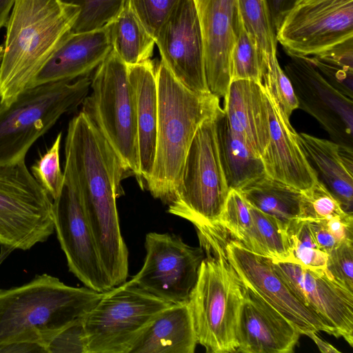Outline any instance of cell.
I'll return each mask as SVG.
<instances>
[{
    "label": "cell",
    "mask_w": 353,
    "mask_h": 353,
    "mask_svg": "<svg viewBox=\"0 0 353 353\" xmlns=\"http://www.w3.org/2000/svg\"><path fill=\"white\" fill-rule=\"evenodd\" d=\"M128 173L92 121L80 112L69 122L65 141L64 179L76 191L96 242L121 238L117 199Z\"/></svg>",
    "instance_id": "6da1fadb"
},
{
    "label": "cell",
    "mask_w": 353,
    "mask_h": 353,
    "mask_svg": "<svg viewBox=\"0 0 353 353\" xmlns=\"http://www.w3.org/2000/svg\"><path fill=\"white\" fill-rule=\"evenodd\" d=\"M61 0H15L8 19L0 63V104L31 87L79 16Z\"/></svg>",
    "instance_id": "7a4b0ae2"
},
{
    "label": "cell",
    "mask_w": 353,
    "mask_h": 353,
    "mask_svg": "<svg viewBox=\"0 0 353 353\" xmlns=\"http://www.w3.org/2000/svg\"><path fill=\"white\" fill-rule=\"evenodd\" d=\"M103 294L65 285L48 274L21 286L0 289V347L34 343L47 353L54 338L83 318Z\"/></svg>",
    "instance_id": "3957f363"
},
{
    "label": "cell",
    "mask_w": 353,
    "mask_h": 353,
    "mask_svg": "<svg viewBox=\"0 0 353 353\" xmlns=\"http://www.w3.org/2000/svg\"><path fill=\"white\" fill-rule=\"evenodd\" d=\"M158 125L154 165L145 183L152 196L168 205L180 181L185 160L201 124L224 113L219 98L194 92L162 62L156 68Z\"/></svg>",
    "instance_id": "277c9868"
},
{
    "label": "cell",
    "mask_w": 353,
    "mask_h": 353,
    "mask_svg": "<svg viewBox=\"0 0 353 353\" xmlns=\"http://www.w3.org/2000/svg\"><path fill=\"white\" fill-rule=\"evenodd\" d=\"M205 258L188 301L198 343L208 353L236 352L243 285L225 254L226 231L195 225Z\"/></svg>",
    "instance_id": "5b68a950"
},
{
    "label": "cell",
    "mask_w": 353,
    "mask_h": 353,
    "mask_svg": "<svg viewBox=\"0 0 353 353\" xmlns=\"http://www.w3.org/2000/svg\"><path fill=\"white\" fill-rule=\"evenodd\" d=\"M91 75L30 87L0 104V167L25 160L33 143L88 95Z\"/></svg>",
    "instance_id": "8992f818"
},
{
    "label": "cell",
    "mask_w": 353,
    "mask_h": 353,
    "mask_svg": "<svg viewBox=\"0 0 353 353\" xmlns=\"http://www.w3.org/2000/svg\"><path fill=\"white\" fill-rule=\"evenodd\" d=\"M83 112L97 128L141 187L136 103L128 67L112 49L91 76Z\"/></svg>",
    "instance_id": "52a82bcc"
},
{
    "label": "cell",
    "mask_w": 353,
    "mask_h": 353,
    "mask_svg": "<svg viewBox=\"0 0 353 353\" xmlns=\"http://www.w3.org/2000/svg\"><path fill=\"white\" fill-rule=\"evenodd\" d=\"M219 116L206 119L196 130L179 183L168 205V213L186 219L194 226L218 224L230 190L219 156Z\"/></svg>",
    "instance_id": "ba28073f"
},
{
    "label": "cell",
    "mask_w": 353,
    "mask_h": 353,
    "mask_svg": "<svg viewBox=\"0 0 353 353\" xmlns=\"http://www.w3.org/2000/svg\"><path fill=\"white\" fill-rule=\"evenodd\" d=\"M170 305L126 281L105 292L83 318L86 353H128L149 323Z\"/></svg>",
    "instance_id": "9c48e42d"
},
{
    "label": "cell",
    "mask_w": 353,
    "mask_h": 353,
    "mask_svg": "<svg viewBox=\"0 0 353 353\" xmlns=\"http://www.w3.org/2000/svg\"><path fill=\"white\" fill-rule=\"evenodd\" d=\"M53 201L25 160L0 167V246L28 250L53 234Z\"/></svg>",
    "instance_id": "30bf717a"
},
{
    "label": "cell",
    "mask_w": 353,
    "mask_h": 353,
    "mask_svg": "<svg viewBox=\"0 0 353 353\" xmlns=\"http://www.w3.org/2000/svg\"><path fill=\"white\" fill-rule=\"evenodd\" d=\"M145 248L142 268L126 282L170 304L187 302L205 258L203 248L177 235L157 232L146 234Z\"/></svg>",
    "instance_id": "8fae6325"
},
{
    "label": "cell",
    "mask_w": 353,
    "mask_h": 353,
    "mask_svg": "<svg viewBox=\"0 0 353 353\" xmlns=\"http://www.w3.org/2000/svg\"><path fill=\"white\" fill-rule=\"evenodd\" d=\"M276 37L290 56L321 54L353 38V0H296Z\"/></svg>",
    "instance_id": "7c38bea8"
},
{
    "label": "cell",
    "mask_w": 353,
    "mask_h": 353,
    "mask_svg": "<svg viewBox=\"0 0 353 353\" xmlns=\"http://www.w3.org/2000/svg\"><path fill=\"white\" fill-rule=\"evenodd\" d=\"M225 254L241 284L257 294L301 334L325 332L332 334L324 321L306 307L275 270L272 259L257 254L235 239L225 241Z\"/></svg>",
    "instance_id": "4fadbf2b"
},
{
    "label": "cell",
    "mask_w": 353,
    "mask_h": 353,
    "mask_svg": "<svg viewBox=\"0 0 353 353\" xmlns=\"http://www.w3.org/2000/svg\"><path fill=\"white\" fill-rule=\"evenodd\" d=\"M53 205L54 228L69 270L94 291L112 289L79 198L65 179L62 192Z\"/></svg>",
    "instance_id": "5bb4252c"
},
{
    "label": "cell",
    "mask_w": 353,
    "mask_h": 353,
    "mask_svg": "<svg viewBox=\"0 0 353 353\" xmlns=\"http://www.w3.org/2000/svg\"><path fill=\"white\" fill-rule=\"evenodd\" d=\"M284 72L299 103L322 125L332 141L353 151V102L320 74L307 57L290 56Z\"/></svg>",
    "instance_id": "9a60e30c"
},
{
    "label": "cell",
    "mask_w": 353,
    "mask_h": 353,
    "mask_svg": "<svg viewBox=\"0 0 353 353\" xmlns=\"http://www.w3.org/2000/svg\"><path fill=\"white\" fill-rule=\"evenodd\" d=\"M161 60L185 87L199 94L208 89L203 44L194 0H178L154 39Z\"/></svg>",
    "instance_id": "2e32d148"
},
{
    "label": "cell",
    "mask_w": 353,
    "mask_h": 353,
    "mask_svg": "<svg viewBox=\"0 0 353 353\" xmlns=\"http://www.w3.org/2000/svg\"><path fill=\"white\" fill-rule=\"evenodd\" d=\"M272 261L297 298L327 325L332 335L343 337L352 347L353 292L325 272L312 271L292 262Z\"/></svg>",
    "instance_id": "e0dca14e"
},
{
    "label": "cell",
    "mask_w": 353,
    "mask_h": 353,
    "mask_svg": "<svg viewBox=\"0 0 353 353\" xmlns=\"http://www.w3.org/2000/svg\"><path fill=\"white\" fill-rule=\"evenodd\" d=\"M203 44L210 92L224 97L231 82L230 58L239 18L237 0H194Z\"/></svg>",
    "instance_id": "ac0fdd59"
},
{
    "label": "cell",
    "mask_w": 353,
    "mask_h": 353,
    "mask_svg": "<svg viewBox=\"0 0 353 353\" xmlns=\"http://www.w3.org/2000/svg\"><path fill=\"white\" fill-rule=\"evenodd\" d=\"M243 291L236 352H292L301 334L299 331L252 290L243 285Z\"/></svg>",
    "instance_id": "d6986e66"
},
{
    "label": "cell",
    "mask_w": 353,
    "mask_h": 353,
    "mask_svg": "<svg viewBox=\"0 0 353 353\" xmlns=\"http://www.w3.org/2000/svg\"><path fill=\"white\" fill-rule=\"evenodd\" d=\"M264 90L270 120L269 143L260 157L265 173L301 191L306 190L317 180L316 172L303 151L290 119L265 87Z\"/></svg>",
    "instance_id": "ffe728a7"
},
{
    "label": "cell",
    "mask_w": 353,
    "mask_h": 353,
    "mask_svg": "<svg viewBox=\"0 0 353 353\" xmlns=\"http://www.w3.org/2000/svg\"><path fill=\"white\" fill-rule=\"evenodd\" d=\"M112 49L110 23L90 32H70L37 75L31 87L90 75Z\"/></svg>",
    "instance_id": "44dd1931"
},
{
    "label": "cell",
    "mask_w": 353,
    "mask_h": 353,
    "mask_svg": "<svg viewBox=\"0 0 353 353\" xmlns=\"http://www.w3.org/2000/svg\"><path fill=\"white\" fill-rule=\"evenodd\" d=\"M223 98V110L230 128L261 157L270 140L268 99L263 83L232 80Z\"/></svg>",
    "instance_id": "7402d4cb"
},
{
    "label": "cell",
    "mask_w": 353,
    "mask_h": 353,
    "mask_svg": "<svg viewBox=\"0 0 353 353\" xmlns=\"http://www.w3.org/2000/svg\"><path fill=\"white\" fill-rule=\"evenodd\" d=\"M298 139L317 179L345 212L353 214V151L303 132L298 133Z\"/></svg>",
    "instance_id": "603a6c76"
},
{
    "label": "cell",
    "mask_w": 353,
    "mask_h": 353,
    "mask_svg": "<svg viewBox=\"0 0 353 353\" xmlns=\"http://www.w3.org/2000/svg\"><path fill=\"white\" fill-rule=\"evenodd\" d=\"M137 112L141 188L148 181L154 165L158 125V87L156 68L149 59L128 65Z\"/></svg>",
    "instance_id": "cb8c5ba5"
},
{
    "label": "cell",
    "mask_w": 353,
    "mask_h": 353,
    "mask_svg": "<svg viewBox=\"0 0 353 353\" xmlns=\"http://www.w3.org/2000/svg\"><path fill=\"white\" fill-rule=\"evenodd\" d=\"M197 343L187 301L171 304L161 311L128 353H193Z\"/></svg>",
    "instance_id": "d4e9b609"
},
{
    "label": "cell",
    "mask_w": 353,
    "mask_h": 353,
    "mask_svg": "<svg viewBox=\"0 0 353 353\" xmlns=\"http://www.w3.org/2000/svg\"><path fill=\"white\" fill-rule=\"evenodd\" d=\"M220 160L230 189L240 190L265 173L261 157L230 128L224 113L216 118Z\"/></svg>",
    "instance_id": "484cf974"
},
{
    "label": "cell",
    "mask_w": 353,
    "mask_h": 353,
    "mask_svg": "<svg viewBox=\"0 0 353 353\" xmlns=\"http://www.w3.org/2000/svg\"><path fill=\"white\" fill-rule=\"evenodd\" d=\"M252 207L276 219L285 228L301 217V190L265 174L240 190Z\"/></svg>",
    "instance_id": "4316f807"
},
{
    "label": "cell",
    "mask_w": 353,
    "mask_h": 353,
    "mask_svg": "<svg viewBox=\"0 0 353 353\" xmlns=\"http://www.w3.org/2000/svg\"><path fill=\"white\" fill-rule=\"evenodd\" d=\"M110 34L112 50L127 65L140 63L152 57L155 41L127 0L121 12L110 23Z\"/></svg>",
    "instance_id": "83f0119b"
},
{
    "label": "cell",
    "mask_w": 353,
    "mask_h": 353,
    "mask_svg": "<svg viewBox=\"0 0 353 353\" xmlns=\"http://www.w3.org/2000/svg\"><path fill=\"white\" fill-rule=\"evenodd\" d=\"M250 206L252 223L239 242L250 251L273 261L295 263L286 228L274 217Z\"/></svg>",
    "instance_id": "f1b7e54d"
},
{
    "label": "cell",
    "mask_w": 353,
    "mask_h": 353,
    "mask_svg": "<svg viewBox=\"0 0 353 353\" xmlns=\"http://www.w3.org/2000/svg\"><path fill=\"white\" fill-rule=\"evenodd\" d=\"M237 3L243 25L256 43L265 70L278 59V41L266 0H237Z\"/></svg>",
    "instance_id": "f546056e"
},
{
    "label": "cell",
    "mask_w": 353,
    "mask_h": 353,
    "mask_svg": "<svg viewBox=\"0 0 353 353\" xmlns=\"http://www.w3.org/2000/svg\"><path fill=\"white\" fill-rule=\"evenodd\" d=\"M230 72L231 81L245 79L263 83L264 63L256 43L245 28L240 14L231 53Z\"/></svg>",
    "instance_id": "4dcf8cb0"
},
{
    "label": "cell",
    "mask_w": 353,
    "mask_h": 353,
    "mask_svg": "<svg viewBox=\"0 0 353 353\" xmlns=\"http://www.w3.org/2000/svg\"><path fill=\"white\" fill-rule=\"evenodd\" d=\"M286 232L295 263L312 271L327 273V254L317 245L310 222L294 219L287 226Z\"/></svg>",
    "instance_id": "1f68e13d"
},
{
    "label": "cell",
    "mask_w": 353,
    "mask_h": 353,
    "mask_svg": "<svg viewBox=\"0 0 353 353\" xmlns=\"http://www.w3.org/2000/svg\"><path fill=\"white\" fill-rule=\"evenodd\" d=\"M79 8L71 32H85L112 23L123 10L126 0H61Z\"/></svg>",
    "instance_id": "d6a6232c"
},
{
    "label": "cell",
    "mask_w": 353,
    "mask_h": 353,
    "mask_svg": "<svg viewBox=\"0 0 353 353\" xmlns=\"http://www.w3.org/2000/svg\"><path fill=\"white\" fill-rule=\"evenodd\" d=\"M301 192V219L316 221L349 214L342 209L337 199L318 179L312 186Z\"/></svg>",
    "instance_id": "836d02e7"
},
{
    "label": "cell",
    "mask_w": 353,
    "mask_h": 353,
    "mask_svg": "<svg viewBox=\"0 0 353 353\" xmlns=\"http://www.w3.org/2000/svg\"><path fill=\"white\" fill-rule=\"evenodd\" d=\"M62 133L57 136L51 147L31 167V173L52 201L60 196L64 185V174L60 167Z\"/></svg>",
    "instance_id": "e575fe53"
},
{
    "label": "cell",
    "mask_w": 353,
    "mask_h": 353,
    "mask_svg": "<svg viewBox=\"0 0 353 353\" xmlns=\"http://www.w3.org/2000/svg\"><path fill=\"white\" fill-rule=\"evenodd\" d=\"M252 223L250 204L239 190L230 189L218 224L240 241Z\"/></svg>",
    "instance_id": "d590c367"
},
{
    "label": "cell",
    "mask_w": 353,
    "mask_h": 353,
    "mask_svg": "<svg viewBox=\"0 0 353 353\" xmlns=\"http://www.w3.org/2000/svg\"><path fill=\"white\" fill-rule=\"evenodd\" d=\"M263 86L274 97L283 114L290 119L299 103L292 85L278 59L269 64L263 77Z\"/></svg>",
    "instance_id": "8d00e7d4"
},
{
    "label": "cell",
    "mask_w": 353,
    "mask_h": 353,
    "mask_svg": "<svg viewBox=\"0 0 353 353\" xmlns=\"http://www.w3.org/2000/svg\"><path fill=\"white\" fill-rule=\"evenodd\" d=\"M178 0H127L130 8L155 39Z\"/></svg>",
    "instance_id": "74e56055"
},
{
    "label": "cell",
    "mask_w": 353,
    "mask_h": 353,
    "mask_svg": "<svg viewBox=\"0 0 353 353\" xmlns=\"http://www.w3.org/2000/svg\"><path fill=\"white\" fill-rule=\"evenodd\" d=\"M326 272L330 278L353 292V240L341 242L327 254Z\"/></svg>",
    "instance_id": "f35d334b"
},
{
    "label": "cell",
    "mask_w": 353,
    "mask_h": 353,
    "mask_svg": "<svg viewBox=\"0 0 353 353\" xmlns=\"http://www.w3.org/2000/svg\"><path fill=\"white\" fill-rule=\"evenodd\" d=\"M83 318L76 321L58 334L49 344L47 353H86Z\"/></svg>",
    "instance_id": "ab89813d"
},
{
    "label": "cell",
    "mask_w": 353,
    "mask_h": 353,
    "mask_svg": "<svg viewBox=\"0 0 353 353\" xmlns=\"http://www.w3.org/2000/svg\"><path fill=\"white\" fill-rule=\"evenodd\" d=\"M325 80L338 91L352 99L353 70L324 61L316 56L307 57Z\"/></svg>",
    "instance_id": "60d3db41"
},
{
    "label": "cell",
    "mask_w": 353,
    "mask_h": 353,
    "mask_svg": "<svg viewBox=\"0 0 353 353\" xmlns=\"http://www.w3.org/2000/svg\"><path fill=\"white\" fill-rule=\"evenodd\" d=\"M314 56L327 63L353 70V38Z\"/></svg>",
    "instance_id": "b9f144b4"
},
{
    "label": "cell",
    "mask_w": 353,
    "mask_h": 353,
    "mask_svg": "<svg viewBox=\"0 0 353 353\" xmlns=\"http://www.w3.org/2000/svg\"><path fill=\"white\" fill-rule=\"evenodd\" d=\"M319 248L328 254L339 243L322 221H309Z\"/></svg>",
    "instance_id": "7bdbcfd3"
},
{
    "label": "cell",
    "mask_w": 353,
    "mask_h": 353,
    "mask_svg": "<svg viewBox=\"0 0 353 353\" xmlns=\"http://www.w3.org/2000/svg\"><path fill=\"white\" fill-rule=\"evenodd\" d=\"M296 0H266L271 20L276 32Z\"/></svg>",
    "instance_id": "ee69618b"
},
{
    "label": "cell",
    "mask_w": 353,
    "mask_h": 353,
    "mask_svg": "<svg viewBox=\"0 0 353 353\" xmlns=\"http://www.w3.org/2000/svg\"><path fill=\"white\" fill-rule=\"evenodd\" d=\"M12 352H43L45 350L40 345L34 343H19L5 345L0 347V353Z\"/></svg>",
    "instance_id": "f6af8a7d"
},
{
    "label": "cell",
    "mask_w": 353,
    "mask_h": 353,
    "mask_svg": "<svg viewBox=\"0 0 353 353\" xmlns=\"http://www.w3.org/2000/svg\"><path fill=\"white\" fill-rule=\"evenodd\" d=\"M15 0H0V30L6 27Z\"/></svg>",
    "instance_id": "bcb514c9"
},
{
    "label": "cell",
    "mask_w": 353,
    "mask_h": 353,
    "mask_svg": "<svg viewBox=\"0 0 353 353\" xmlns=\"http://www.w3.org/2000/svg\"><path fill=\"white\" fill-rule=\"evenodd\" d=\"M310 339H312L317 347H319V350L323 353H341L340 351H339L337 349H336L334 346H332L329 343L325 341L319 336L317 335V333L312 332L308 334V336Z\"/></svg>",
    "instance_id": "7dc6e473"
},
{
    "label": "cell",
    "mask_w": 353,
    "mask_h": 353,
    "mask_svg": "<svg viewBox=\"0 0 353 353\" xmlns=\"http://www.w3.org/2000/svg\"><path fill=\"white\" fill-rule=\"evenodd\" d=\"M14 250L11 248L1 246L0 250V265L8 258Z\"/></svg>",
    "instance_id": "c3c4849f"
},
{
    "label": "cell",
    "mask_w": 353,
    "mask_h": 353,
    "mask_svg": "<svg viewBox=\"0 0 353 353\" xmlns=\"http://www.w3.org/2000/svg\"><path fill=\"white\" fill-rule=\"evenodd\" d=\"M3 45L2 44L0 46V63H1V59L3 57Z\"/></svg>",
    "instance_id": "681fc988"
}]
</instances>
